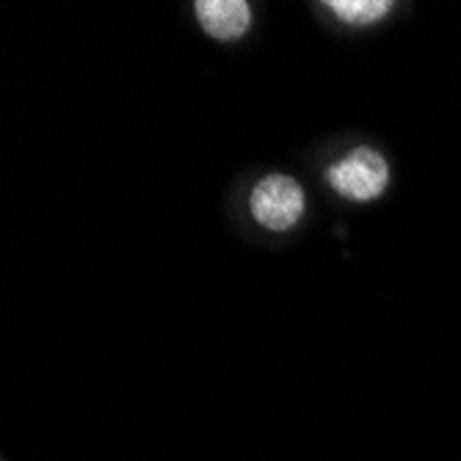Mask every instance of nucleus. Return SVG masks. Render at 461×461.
Wrapping results in <instances>:
<instances>
[{"label": "nucleus", "mask_w": 461, "mask_h": 461, "mask_svg": "<svg viewBox=\"0 0 461 461\" xmlns=\"http://www.w3.org/2000/svg\"><path fill=\"white\" fill-rule=\"evenodd\" d=\"M196 20L213 39H238L251 23L249 4L243 0H199L194 6Z\"/></svg>", "instance_id": "7ed1b4c3"}, {"label": "nucleus", "mask_w": 461, "mask_h": 461, "mask_svg": "<svg viewBox=\"0 0 461 461\" xmlns=\"http://www.w3.org/2000/svg\"><path fill=\"white\" fill-rule=\"evenodd\" d=\"M326 180H329V185L334 191H338L340 196H346V199L370 202L387 188L390 169H387V160L375 149L359 147L351 155H346L343 160L329 166Z\"/></svg>", "instance_id": "f03ea898"}, {"label": "nucleus", "mask_w": 461, "mask_h": 461, "mask_svg": "<svg viewBox=\"0 0 461 461\" xmlns=\"http://www.w3.org/2000/svg\"><path fill=\"white\" fill-rule=\"evenodd\" d=\"M249 207L260 227L285 232L304 216V188L287 175H271L255 185Z\"/></svg>", "instance_id": "f257e3e1"}, {"label": "nucleus", "mask_w": 461, "mask_h": 461, "mask_svg": "<svg viewBox=\"0 0 461 461\" xmlns=\"http://www.w3.org/2000/svg\"><path fill=\"white\" fill-rule=\"evenodd\" d=\"M326 9H331L348 25H370L382 20L393 9V4H387V0H329Z\"/></svg>", "instance_id": "20e7f679"}]
</instances>
